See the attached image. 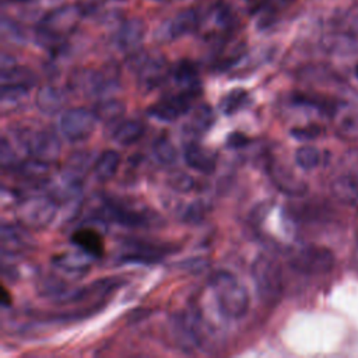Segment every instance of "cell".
<instances>
[{
  "label": "cell",
  "instance_id": "14",
  "mask_svg": "<svg viewBox=\"0 0 358 358\" xmlns=\"http://www.w3.org/2000/svg\"><path fill=\"white\" fill-rule=\"evenodd\" d=\"M183 158H185V162L190 168H193L201 173H207V175L213 173L215 169V165H217V154L214 151L204 148L194 143L186 145Z\"/></svg>",
  "mask_w": 358,
  "mask_h": 358
},
{
  "label": "cell",
  "instance_id": "17",
  "mask_svg": "<svg viewBox=\"0 0 358 358\" xmlns=\"http://www.w3.org/2000/svg\"><path fill=\"white\" fill-rule=\"evenodd\" d=\"M71 242L92 257H99L103 252L102 236L94 228H88V227L78 228L71 235Z\"/></svg>",
  "mask_w": 358,
  "mask_h": 358
},
{
  "label": "cell",
  "instance_id": "30",
  "mask_svg": "<svg viewBox=\"0 0 358 358\" xmlns=\"http://www.w3.org/2000/svg\"><path fill=\"white\" fill-rule=\"evenodd\" d=\"M48 171H49L48 162L41 161L34 157H32V159H28L20 165L21 175L28 179H41L48 173Z\"/></svg>",
  "mask_w": 358,
  "mask_h": 358
},
{
  "label": "cell",
  "instance_id": "18",
  "mask_svg": "<svg viewBox=\"0 0 358 358\" xmlns=\"http://www.w3.org/2000/svg\"><path fill=\"white\" fill-rule=\"evenodd\" d=\"M144 133H145V126L141 120L129 119L117 124V127L113 131V140L119 145L129 147L137 143L144 136Z\"/></svg>",
  "mask_w": 358,
  "mask_h": 358
},
{
  "label": "cell",
  "instance_id": "24",
  "mask_svg": "<svg viewBox=\"0 0 358 358\" xmlns=\"http://www.w3.org/2000/svg\"><path fill=\"white\" fill-rule=\"evenodd\" d=\"M0 235H1V249L4 255L20 252L25 246V239L21 231L14 225L3 224Z\"/></svg>",
  "mask_w": 358,
  "mask_h": 358
},
{
  "label": "cell",
  "instance_id": "4",
  "mask_svg": "<svg viewBox=\"0 0 358 358\" xmlns=\"http://www.w3.org/2000/svg\"><path fill=\"white\" fill-rule=\"evenodd\" d=\"M102 215L119 225L129 228H148L157 222V217L147 208H138L127 201L105 199Z\"/></svg>",
  "mask_w": 358,
  "mask_h": 358
},
{
  "label": "cell",
  "instance_id": "28",
  "mask_svg": "<svg viewBox=\"0 0 358 358\" xmlns=\"http://www.w3.org/2000/svg\"><path fill=\"white\" fill-rule=\"evenodd\" d=\"M90 257L92 256L81 250L80 253H66L63 256H57L55 259V263L62 270L80 271V270H87V267L90 266Z\"/></svg>",
  "mask_w": 358,
  "mask_h": 358
},
{
  "label": "cell",
  "instance_id": "25",
  "mask_svg": "<svg viewBox=\"0 0 358 358\" xmlns=\"http://www.w3.org/2000/svg\"><path fill=\"white\" fill-rule=\"evenodd\" d=\"M35 84V76L24 67H8L1 71V85H21L31 88Z\"/></svg>",
  "mask_w": 358,
  "mask_h": 358
},
{
  "label": "cell",
  "instance_id": "16",
  "mask_svg": "<svg viewBox=\"0 0 358 358\" xmlns=\"http://www.w3.org/2000/svg\"><path fill=\"white\" fill-rule=\"evenodd\" d=\"M36 108L45 115H56L62 112L66 103V95L56 87H41L35 95Z\"/></svg>",
  "mask_w": 358,
  "mask_h": 358
},
{
  "label": "cell",
  "instance_id": "8",
  "mask_svg": "<svg viewBox=\"0 0 358 358\" xmlns=\"http://www.w3.org/2000/svg\"><path fill=\"white\" fill-rule=\"evenodd\" d=\"M345 161L347 171L331 180L330 190L338 201L354 204L358 201V151H350Z\"/></svg>",
  "mask_w": 358,
  "mask_h": 358
},
{
  "label": "cell",
  "instance_id": "22",
  "mask_svg": "<svg viewBox=\"0 0 358 358\" xmlns=\"http://www.w3.org/2000/svg\"><path fill=\"white\" fill-rule=\"evenodd\" d=\"M214 123V112L210 105L201 103L197 105L190 115L187 122V129L193 133H204L207 131Z\"/></svg>",
  "mask_w": 358,
  "mask_h": 358
},
{
  "label": "cell",
  "instance_id": "33",
  "mask_svg": "<svg viewBox=\"0 0 358 358\" xmlns=\"http://www.w3.org/2000/svg\"><path fill=\"white\" fill-rule=\"evenodd\" d=\"M206 214V206L201 200H196L193 201L192 204L187 206V208L185 210L183 213V220L186 222H190V224H194V222H199L203 220Z\"/></svg>",
  "mask_w": 358,
  "mask_h": 358
},
{
  "label": "cell",
  "instance_id": "21",
  "mask_svg": "<svg viewBox=\"0 0 358 358\" xmlns=\"http://www.w3.org/2000/svg\"><path fill=\"white\" fill-rule=\"evenodd\" d=\"M91 162V154L87 151L73 152L64 165V176L67 180L76 182L87 172Z\"/></svg>",
  "mask_w": 358,
  "mask_h": 358
},
{
  "label": "cell",
  "instance_id": "19",
  "mask_svg": "<svg viewBox=\"0 0 358 358\" xmlns=\"http://www.w3.org/2000/svg\"><path fill=\"white\" fill-rule=\"evenodd\" d=\"M119 165H120L119 152L115 150H106L98 157L94 166V173L98 180L106 182L116 175Z\"/></svg>",
  "mask_w": 358,
  "mask_h": 358
},
{
  "label": "cell",
  "instance_id": "26",
  "mask_svg": "<svg viewBox=\"0 0 358 358\" xmlns=\"http://www.w3.org/2000/svg\"><path fill=\"white\" fill-rule=\"evenodd\" d=\"M28 90L29 88L21 85H1V109L6 112L22 103L28 95Z\"/></svg>",
  "mask_w": 358,
  "mask_h": 358
},
{
  "label": "cell",
  "instance_id": "7",
  "mask_svg": "<svg viewBox=\"0 0 358 358\" xmlns=\"http://www.w3.org/2000/svg\"><path fill=\"white\" fill-rule=\"evenodd\" d=\"M22 143L27 151L45 162H53L59 158L62 144L52 130H24Z\"/></svg>",
  "mask_w": 358,
  "mask_h": 358
},
{
  "label": "cell",
  "instance_id": "32",
  "mask_svg": "<svg viewBox=\"0 0 358 358\" xmlns=\"http://www.w3.org/2000/svg\"><path fill=\"white\" fill-rule=\"evenodd\" d=\"M0 164L4 169L14 168L17 165V155L6 137H3L0 143Z\"/></svg>",
  "mask_w": 358,
  "mask_h": 358
},
{
  "label": "cell",
  "instance_id": "11",
  "mask_svg": "<svg viewBox=\"0 0 358 358\" xmlns=\"http://www.w3.org/2000/svg\"><path fill=\"white\" fill-rule=\"evenodd\" d=\"M126 252L120 256L122 262L130 263H157L168 252L166 248L144 241H130L124 245Z\"/></svg>",
  "mask_w": 358,
  "mask_h": 358
},
{
  "label": "cell",
  "instance_id": "20",
  "mask_svg": "<svg viewBox=\"0 0 358 358\" xmlns=\"http://www.w3.org/2000/svg\"><path fill=\"white\" fill-rule=\"evenodd\" d=\"M94 112L98 120L106 124L116 123L123 117L126 112V105L119 99H103L99 103H96Z\"/></svg>",
  "mask_w": 358,
  "mask_h": 358
},
{
  "label": "cell",
  "instance_id": "6",
  "mask_svg": "<svg viewBox=\"0 0 358 358\" xmlns=\"http://www.w3.org/2000/svg\"><path fill=\"white\" fill-rule=\"evenodd\" d=\"M333 253L322 246H303L289 260V266L302 274H324L333 268Z\"/></svg>",
  "mask_w": 358,
  "mask_h": 358
},
{
  "label": "cell",
  "instance_id": "29",
  "mask_svg": "<svg viewBox=\"0 0 358 358\" xmlns=\"http://www.w3.org/2000/svg\"><path fill=\"white\" fill-rule=\"evenodd\" d=\"M295 162L305 171L315 169L320 162V152L312 145H302L295 152Z\"/></svg>",
  "mask_w": 358,
  "mask_h": 358
},
{
  "label": "cell",
  "instance_id": "23",
  "mask_svg": "<svg viewBox=\"0 0 358 358\" xmlns=\"http://www.w3.org/2000/svg\"><path fill=\"white\" fill-rule=\"evenodd\" d=\"M250 102L249 94L242 88H235L222 96L220 101V110L224 115H234Z\"/></svg>",
  "mask_w": 358,
  "mask_h": 358
},
{
  "label": "cell",
  "instance_id": "5",
  "mask_svg": "<svg viewBox=\"0 0 358 358\" xmlns=\"http://www.w3.org/2000/svg\"><path fill=\"white\" fill-rule=\"evenodd\" d=\"M98 117L94 110L87 108H70L60 117L62 134L71 143H80L94 133Z\"/></svg>",
  "mask_w": 358,
  "mask_h": 358
},
{
  "label": "cell",
  "instance_id": "2",
  "mask_svg": "<svg viewBox=\"0 0 358 358\" xmlns=\"http://www.w3.org/2000/svg\"><path fill=\"white\" fill-rule=\"evenodd\" d=\"M252 278L259 299L268 306L275 305L282 294V274L278 263L267 256L259 255L252 264Z\"/></svg>",
  "mask_w": 358,
  "mask_h": 358
},
{
  "label": "cell",
  "instance_id": "1",
  "mask_svg": "<svg viewBox=\"0 0 358 358\" xmlns=\"http://www.w3.org/2000/svg\"><path fill=\"white\" fill-rule=\"evenodd\" d=\"M217 305L221 313L229 319L242 317L249 308L246 288L229 271H217L210 278Z\"/></svg>",
  "mask_w": 358,
  "mask_h": 358
},
{
  "label": "cell",
  "instance_id": "36",
  "mask_svg": "<svg viewBox=\"0 0 358 358\" xmlns=\"http://www.w3.org/2000/svg\"><path fill=\"white\" fill-rule=\"evenodd\" d=\"M354 76L357 77V80H358V63L355 64V67H354Z\"/></svg>",
  "mask_w": 358,
  "mask_h": 358
},
{
  "label": "cell",
  "instance_id": "15",
  "mask_svg": "<svg viewBox=\"0 0 358 358\" xmlns=\"http://www.w3.org/2000/svg\"><path fill=\"white\" fill-rule=\"evenodd\" d=\"M172 78L175 81V84L180 88V91H186V92H192L199 95L201 91V85H200V78H199V71L196 69V66L190 62H180L175 66V69L172 70Z\"/></svg>",
  "mask_w": 358,
  "mask_h": 358
},
{
  "label": "cell",
  "instance_id": "12",
  "mask_svg": "<svg viewBox=\"0 0 358 358\" xmlns=\"http://www.w3.org/2000/svg\"><path fill=\"white\" fill-rule=\"evenodd\" d=\"M268 175L271 182L277 186V189L288 196H302L306 193V183L296 178L292 171L287 169V166L281 164H271L268 166Z\"/></svg>",
  "mask_w": 358,
  "mask_h": 358
},
{
  "label": "cell",
  "instance_id": "31",
  "mask_svg": "<svg viewBox=\"0 0 358 358\" xmlns=\"http://www.w3.org/2000/svg\"><path fill=\"white\" fill-rule=\"evenodd\" d=\"M168 185L176 192H190L194 187V180L190 175L182 171H175L168 176Z\"/></svg>",
  "mask_w": 358,
  "mask_h": 358
},
{
  "label": "cell",
  "instance_id": "13",
  "mask_svg": "<svg viewBox=\"0 0 358 358\" xmlns=\"http://www.w3.org/2000/svg\"><path fill=\"white\" fill-rule=\"evenodd\" d=\"M169 67L164 59H152L140 66L138 85L144 92L159 87L169 76Z\"/></svg>",
  "mask_w": 358,
  "mask_h": 358
},
{
  "label": "cell",
  "instance_id": "34",
  "mask_svg": "<svg viewBox=\"0 0 358 358\" xmlns=\"http://www.w3.org/2000/svg\"><path fill=\"white\" fill-rule=\"evenodd\" d=\"M250 143V138L241 131H232L227 137V147L229 148H243Z\"/></svg>",
  "mask_w": 358,
  "mask_h": 358
},
{
  "label": "cell",
  "instance_id": "10",
  "mask_svg": "<svg viewBox=\"0 0 358 358\" xmlns=\"http://www.w3.org/2000/svg\"><path fill=\"white\" fill-rule=\"evenodd\" d=\"M340 134L358 137V95L338 101L331 115Z\"/></svg>",
  "mask_w": 358,
  "mask_h": 358
},
{
  "label": "cell",
  "instance_id": "3",
  "mask_svg": "<svg viewBox=\"0 0 358 358\" xmlns=\"http://www.w3.org/2000/svg\"><path fill=\"white\" fill-rule=\"evenodd\" d=\"M56 201L48 196H34L22 200L17 210L15 217L22 227L27 228H45L56 217Z\"/></svg>",
  "mask_w": 358,
  "mask_h": 358
},
{
  "label": "cell",
  "instance_id": "35",
  "mask_svg": "<svg viewBox=\"0 0 358 358\" xmlns=\"http://www.w3.org/2000/svg\"><path fill=\"white\" fill-rule=\"evenodd\" d=\"M319 129L315 126H309V127H295L291 130V136L298 138V140H312L315 137H317L319 134Z\"/></svg>",
  "mask_w": 358,
  "mask_h": 358
},
{
  "label": "cell",
  "instance_id": "27",
  "mask_svg": "<svg viewBox=\"0 0 358 358\" xmlns=\"http://www.w3.org/2000/svg\"><path fill=\"white\" fill-rule=\"evenodd\" d=\"M152 154L159 164L166 166L173 165L178 159V151L166 137H159L152 143Z\"/></svg>",
  "mask_w": 358,
  "mask_h": 358
},
{
  "label": "cell",
  "instance_id": "9",
  "mask_svg": "<svg viewBox=\"0 0 358 358\" xmlns=\"http://www.w3.org/2000/svg\"><path fill=\"white\" fill-rule=\"evenodd\" d=\"M199 96L196 94L192 92H186V91H180L179 94H173L169 95L164 99H161L159 102L151 105L147 110V113L161 122H175L179 117H182L183 115H186L187 112H190L192 108V101Z\"/></svg>",
  "mask_w": 358,
  "mask_h": 358
}]
</instances>
